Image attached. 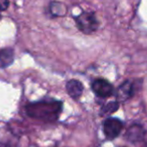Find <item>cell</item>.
Listing matches in <instances>:
<instances>
[{"mask_svg":"<svg viewBox=\"0 0 147 147\" xmlns=\"http://www.w3.org/2000/svg\"><path fill=\"white\" fill-rule=\"evenodd\" d=\"M25 110L31 118L45 122H53L61 113L63 104L59 101H39L28 104Z\"/></svg>","mask_w":147,"mask_h":147,"instance_id":"obj_1","label":"cell"},{"mask_svg":"<svg viewBox=\"0 0 147 147\" xmlns=\"http://www.w3.org/2000/svg\"><path fill=\"white\" fill-rule=\"evenodd\" d=\"M76 22L78 28L85 34H91L98 28V19L94 12L84 11L76 17Z\"/></svg>","mask_w":147,"mask_h":147,"instance_id":"obj_2","label":"cell"},{"mask_svg":"<svg viewBox=\"0 0 147 147\" xmlns=\"http://www.w3.org/2000/svg\"><path fill=\"white\" fill-rule=\"evenodd\" d=\"M123 128V123L117 118H108L103 124V131L108 139H114L120 134Z\"/></svg>","mask_w":147,"mask_h":147,"instance_id":"obj_3","label":"cell"},{"mask_svg":"<svg viewBox=\"0 0 147 147\" xmlns=\"http://www.w3.org/2000/svg\"><path fill=\"white\" fill-rule=\"evenodd\" d=\"M92 90L98 97L107 98L113 94V86L104 79H97L93 82Z\"/></svg>","mask_w":147,"mask_h":147,"instance_id":"obj_4","label":"cell"},{"mask_svg":"<svg viewBox=\"0 0 147 147\" xmlns=\"http://www.w3.org/2000/svg\"><path fill=\"white\" fill-rule=\"evenodd\" d=\"M67 88V92L71 98H80L83 94V90H84V86L83 84L78 80H69L65 85Z\"/></svg>","mask_w":147,"mask_h":147,"instance_id":"obj_5","label":"cell"},{"mask_svg":"<svg viewBox=\"0 0 147 147\" xmlns=\"http://www.w3.org/2000/svg\"><path fill=\"white\" fill-rule=\"evenodd\" d=\"M133 95V85L131 82L127 81L119 87L117 91V99L118 101H126Z\"/></svg>","mask_w":147,"mask_h":147,"instance_id":"obj_6","label":"cell"},{"mask_svg":"<svg viewBox=\"0 0 147 147\" xmlns=\"http://www.w3.org/2000/svg\"><path fill=\"white\" fill-rule=\"evenodd\" d=\"M143 135H144V130L142 129V127L138 126V125H134V126L130 127V129L127 132V137L132 142L141 140Z\"/></svg>","mask_w":147,"mask_h":147,"instance_id":"obj_7","label":"cell"},{"mask_svg":"<svg viewBox=\"0 0 147 147\" xmlns=\"http://www.w3.org/2000/svg\"><path fill=\"white\" fill-rule=\"evenodd\" d=\"M13 61V51L11 49H3L0 51V63L3 67L10 65Z\"/></svg>","mask_w":147,"mask_h":147,"instance_id":"obj_8","label":"cell"},{"mask_svg":"<svg viewBox=\"0 0 147 147\" xmlns=\"http://www.w3.org/2000/svg\"><path fill=\"white\" fill-rule=\"evenodd\" d=\"M49 11L53 16H63L67 13V7L61 2H53L49 6Z\"/></svg>","mask_w":147,"mask_h":147,"instance_id":"obj_9","label":"cell"},{"mask_svg":"<svg viewBox=\"0 0 147 147\" xmlns=\"http://www.w3.org/2000/svg\"><path fill=\"white\" fill-rule=\"evenodd\" d=\"M119 108V103L114 101V102H110L108 104H106L102 108V114L103 115H110L112 113L116 112Z\"/></svg>","mask_w":147,"mask_h":147,"instance_id":"obj_10","label":"cell"},{"mask_svg":"<svg viewBox=\"0 0 147 147\" xmlns=\"http://www.w3.org/2000/svg\"><path fill=\"white\" fill-rule=\"evenodd\" d=\"M9 0H0V11H4L8 8Z\"/></svg>","mask_w":147,"mask_h":147,"instance_id":"obj_11","label":"cell"}]
</instances>
